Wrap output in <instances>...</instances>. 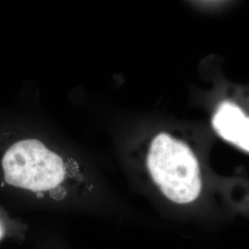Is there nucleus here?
Here are the masks:
<instances>
[{
    "mask_svg": "<svg viewBox=\"0 0 249 249\" xmlns=\"http://www.w3.org/2000/svg\"><path fill=\"white\" fill-rule=\"evenodd\" d=\"M143 170L152 188L175 208L196 204L203 192L196 154L187 143L171 134L160 132L151 140Z\"/></svg>",
    "mask_w": 249,
    "mask_h": 249,
    "instance_id": "nucleus-1",
    "label": "nucleus"
},
{
    "mask_svg": "<svg viewBox=\"0 0 249 249\" xmlns=\"http://www.w3.org/2000/svg\"><path fill=\"white\" fill-rule=\"evenodd\" d=\"M213 125L225 141L249 152V117L240 107L230 102H223L214 114Z\"/></svg>",
    "mask_w": 249,
    "mask_h": 249,
    "instance_id": "nucleus-2",
    "label": "nucleus"
},
{
    "mask_svg": "<svg viewBox=\"0 0 249 249\" xmlns=\"http://www.w3.org/2000/svg\"><path fill=\"white\" fill-rule=\"evenodd\" d=\"M35 249H71L60 231L43 228L36 233Z\"/></svg>",
    "mask_w": 249,
    "mask_h": 249,
    "instance_id": "nucleus-3",
    "label": "nucleus"
},
{
    "mask_svg": "<svg viewBox=\"0 0 249 249\" xmlns=\"http://www.w3.org/2000/svg\"><path fill=\"white\" fill-rule=\"evenodd\" d=\"M30 227L26 223L9 218L0 213V243L7 238L24 240L29 233Z\"/></svg>",
    "mask_w": 249,
    "mask_h": 249,
    "instance_id": "nucleus-4",
    "label": "nucleus"
},
{
    "mask_svg": "<svg viewBox=\"0 0 249 249\" xmlns=\"http://www.w3.org/2000/svg\"><path fill=\"white\" fill-rule=\"evenodd\" d=\"M246 214H247V215H248V216H249V212H248V213H246Z\"/></svg>",
    "mask_w": 249,
    "mask_h": 249,
    "instance_id": "nucleus-5",
    "label": "nucleus"
}]
</instances>
